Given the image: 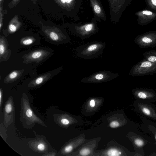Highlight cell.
<instances>
[{"label": "cell", "mask_w": 156, "mask_h": 156, "mask_svg": "<svg viewBox=\"0 0 156 156\" xmlns=\"http://www.w3.org/2000/svg\"><path fill=\"white\" fill-rule=\"evenodd\" d=\"M40 23L44 34L51 40L60 44L70 41V38L65 31L55 27L43 26L41 23Z\"/></svg>", "instance_id": "obj_5"}, {"label": "cell", "mask_w": 156, "mask_h": 156, "mask_svg": "<svg viewBox=\"0 0 156 156\" xmlns=\"http://www.w3.org/2000/svg\"><path fill=\"white\" fill-rule=\"evenodd\" d=\"M21 0H12L8 4V6L10 8H12L17 5Z\"/></svg>", "instance_id": "obj_22"}, {"label": "cell", "mask_w": 156, "mask_h": 156, "mask_svg": "<svg viewBox=\"0 0 156 156\" xmlns=\"http://www.w3.org/2000/svg\"><path fill=\"white\" fill-rule=\"evenodd\" d=\"M73 147L71 145H68L65 146L62 150V153L67 154L70 152L73 149Z\"/></svg>", "instance_id": "obj_21"}, {"label": "cell", "mask_w": 156, "mask_h": 156, "mask_svg": "<svg viewBox=\"0 0 156 156\" xmlns=\"http://www.w3.org/2000/svg\"><path fill=\"white\" fill-rule=\"evenodd\" d=\"M109 4L110 20L113 22L119 21L122 13L132 0H107Z\"/></svg>", "instance_id": "obj_4"}, {"label": "cell", "mask_w": 156, "mask_h": 156, "mask_svg": "<svg viewBox=\"0 0 156 156\" xmlns=\"http://www.w3.org/2000/svg\"><path fill=\"white\" fill-rule=\"evenodd\" d=\"M106 46L105 42H93L80 46L77 49L76 55L85 59L96 58L102 52Z\"/></svg>", "instance_id": "obj_3"}, {"label": "cell", "mask_w": 156, "mask_h": 156, "mask_svg": "<svg viewBox=\"0 0 156 156\" xmlns=\"http://www.w3.org/2000/svg\"><path fill=\"white\" fill-rule=\"evenodd\" d=\"M117 73L103 70L90 74L88 77H84L81 80L82 83H98L112 80L119 76Z\"/></svg>", "instance_id": "obj_7"}, {"label": "cell", "mask_w": 156, "mask_h": 156, "mask_svg": "<svg viewBox=\"0 0 156 156\" xmlns=\"http://www.w3.org/2000/svg\"><path fill=\"white\" fill-rule=\"evenodd\" d=\"M91 7L94 11V17L99 22L101 20L106 21V14L100 0H89Z\"/></svg>", "instance_id": "obj_11"}, {"label": "cell", "mask_w": 156, "mask_h": 156, "mask_svg": "<svg viewBox=\"0 0 156 156\" xmlns=\"http://www.w3.org/2000/svg\"><path fill=\"white\" fill-rule=\"evenodd\" d=\"M142 41L145 43H150L152 41V40L149 37H144L142 39Z\"/></svg>", "instance_id": "obj_29"}, {"label": "cell", "mask_w": 156, "mask_h": 156, "mask_svg": "<svg viewBox=\"0 0 156 156\" xmlns=\"http://www.w3.org/2000/svg\"><path fill=\"white\" fill-rule=\"evenodd\" d=\"M2 91V90L1 89H0V108H1V106L2 105V97H3V93Z\"/></svg>", "instance_id": "obj_31"}, {"label": "cell", "mask_w": 156, "mask_h": 156, "mask_svg": "<svg viewBox=\"0 0 156 156\" xmlns=\"http://www.w3.org/2000/svg\"><path fill=\"white\" fill-rule=\"evenodd\" d=\"M90 153V150L88 148H84L80 151V154L82 156H87L89 155Z\"/></svg>", "instance_id": "obj_23"}, {"label": "cell", "mask_w": 156, "mask_h": 156, "mask_svg": "<svg viewBox=\"0 0 156 156\" xmlns=\"http://www.w3.org/2000/svg\"><path fill=\"white\" fill-rule=\"evenodd\" d=\"M8 44L5 38L1 36L0 38V61H5L10 55V50L8 48Z\"/></svg>", "instance_id": "obj_12"}, {"label": "cell", "mask_w": 156, "mask_h": 156, "mask_svg": "<svg viewBox=\"0 0 156 156\" xmlns=\"http://www.w3.org/2000/svg\"><path fill=\"white\" fill-rule=\"evenodd\" d=\"M155 139H156V136H155Z\"/></svg>", "instance_id": "obj_35"}, {"label": "cell", "mask_w": 156, "mask_h": 156, "mask_svg": "<svg viewBox=\"0 0 156 156\" xmlns=\"http://www.w3.org/2000/svg\"><path fill=\"white\" fill-rule=\"evenodd\" d=\"M35 40L33 37H27L21 39L20 42L22 45H28L32 44Z\"/></svg>", "instance_id": "obj_18"}, {"label": "cell", "mask_w": 156, "mask_h": 156, "mask_svg": "<svg viewBox=\"0 0 156 156\" xmlns=\"http://www.w3.org/2000/svg\"><path fill=\"white\" fill-rule=\"evenodd\" d=\"M49 54L48 51L43 49L34 50L23 56V62L26 63L40 62L45 59Z\"/></svg>", "instance_id": "obj_10"}, {"label": "cell", "mask_w": 156, "mask_h": 156, "mask_svg": "<svg viewBox=\"0 0 156 156\" xmlns=\"http://www.w3.org/2000/svg\"><path fill=\"white\" fill-rule=\"evenodd\" d=\"M135 144L138 146L141 147L144 145V142L142 140L136 139L134 141Z\"/></svg>", "instance_id": "obj_24"}, {"label": "cell", "mask_w": 156, "mask_h": 156, "mask_svg": "<svg viewBox=\"0 0 156 156\" xmlns=\"http://www.w3.org/2000/svg\"><path fill=\"white\" fill-rule=\"evenodd\" d=\"M5 0H0V7H3V4Z\"/></svg>", "instance_id": "obj_33"}, {"label": "cell", "mask_w": 156, "mask_h": 156, "mask_svg": "<svg viewBox=\"0 0 156 156\" xmlns=\"http://www.w3.org/2000/svg\"><path fill=\"white\" fill-rule=\"evenodd\" d=\"M90 105L92 107H94L95 105V101L94 99L91 100L90 101Z\"/></svg>", "instance_id": "obj_32"}, {"label": "cell", "mask_w": 156, "mask_h": 156, "mask_svg": "<svg viewBox=\"0 0 156 156\" xmlns=\"http://www.w3.org/2000/svg\"><path fill=\"white\" fill-rule=\"evenodd\" d=\"M22 70H16L9 73L4 79V82L8 83L17 80L22 75Z\"/></svg>", "instance_id": "obj_16"}, {"label": "cell", "mask_w": 156, "mask_h": 156, "mask_svg": "<svg viewBox=\"0 0 156 156\" xmlns=\"http://www.w3.org/2000/svg\"><path fill=\"white\" fill-rule=\"evenodd\" d=\"M20 111V120L23 127L27 129H32L37 123L43 126L44 122L35 114L32 109L28 97L23 94L22 98Z\"/></svg>", "instance_id": "obj_1"}, {"label": "cell", "mask_w": 156, "mask_h": 156, "mask_svg": "<svg viewBox=\"0 0 156 156\" xmlns=\"http://www.w3.org/2000/svg\"><path fill=\"white\" fill-rule=\"evenodd\" d=\"M152 63L149 61H145L142 63L141 66L144 68L149 67L151 66Z\"/></svg>", "instance_id": "obj_26"}, {"label": "cell", "mask_w": 156, "mask_h": 156, "mask_svg": "<svg viewBox=\"0 0 156 156\" xmlns=\"http://www.w3.org/2000/svg\"><path fill=\"white\" fill-rule=\"evenodd\" d=\"M108 155L111 156H120L121 154V152L118 150L112 148L109 150L107 152Z\"/></svg>", "instance_id": "obj_19"}, {"label": "cell", "mask_w": 156, "mask_h": 156, "mask_svg": "<svg viewBox=\"0 0 156 156\" xmlns=\"http://www.w3.org/2000/svg\"><path fill=\"white\" fill-rule=\"evenodd\" d=\"M34 4H35L38 0H31Z\"/></svg>", "instance_id": "obj_34"}, {"label": "cell", "mask_w": 156, "mask_h": 156, "mask_svg": "<svg viewBox=\"0 0 156 156\" xmlns=\"http://www.w3.org/2000/svg\"><path fill=\"white\" fill-rule=\"evenodd\" d=\"M147 7L156 12V0H145Z\"/></svg>", "instance_id": "obj_17"}, {"label": "cell", "mask_w": 156, "mask_h": 156, "mask_svg": "<svg viewBox=\"0 0 156 156\" xmlns=\"http://www.w3.org/2000/svg\"><path fill=\"white\" fill-rule=\"evenodd\" d=\"M52 74L50 73H47L41 75L31 81L28 86L30 87H38L46 82L51 77Z\"/></svg>", "instance_id": "obj_14"}, {"label": "cell", "mask_w": 156, "mask_h": 156, "mask_svg": "<svg viewBox=\"0 0 156 156\" xmlns=\"http://www.w3.org/2000/svg\"><path fill=\"white\" fill-rule=\"evenodd\" d=\"M149 61L151 62H156V57L154 56H151L148 59Z\"/></svg>", "instance_id": "obj_30"}, {"label": "cell", "mask_w": 156, "mask_h": 156, "mask_svg": "<svg viewBox=\"0 0 156 156\" xmlns=\"http://www.w3.org/2000/svg\"><path fill=\"white\" fill-rule=\"evenodd\" d=\"M21 23L18 20V15H16L11 20L8 27V30L9 33L15 32L20 27Z\"/></svg>", "instance_id": "obj_15"}, {"label": "cell", "mask_w": 156, "mask_h": 156, "mask_svg": "<svg viewBox=\"0 0 156 156\" xmlns=\"http://www.w3.org/2000/svg\"><path fill=\"white\" fill-rule=\"evenodd\" d=\"M135 15L137 17L138 23L141 25L148 24L156 19V12L147 9L136 12Z\"/></svg>", "instance_id": "obj_9"}, {"label": "cell", "mask_w": 156, "mask_h": 156, "mask_svg": "<svg viewBox=\"0 0 156 156\" xmlns=\"http://www.w3.org/2000/svg\"><path fill=\"white\" fill-rule=\"evenodd\" d=\"M97 21L99 22L98 19L94 17L92 18L90 22L84 24L73 23L70 26V31L80 39L88 38L99 31Z\"/></svg>", "instance_id": "obj_2"}, {"label": "cell", "mask_w": 156, "mask_h": 156, "mask_svg": "<svg viewBox=\"0 0 156 156\" xmlns=\"http://www.w3.org/2000/svg\"><path fill=\"white\" fill-rule=\"evenodd\" d=\"M137 96L139 98L142 99H145L147 97V95L145 93L142 92H139Z\"/></svg>", "instance_id": "obj_28"}, {"label": "cell", "mask_w": 156, "mask_h": 156, "mask_svg": "<svg viewBox=\"0 0 156 156\" xmlns=\"http://www.w3.org/2000/svg\"><path fill=\"white\" fill-rule=\"evenodd\" d=\"M63 10L69 13L76 21L79 20L78 13L83 0H54Z\"/></svg>", "instance_id": "obj_6"}, {"label": "cell", "mask_w": 156, "mask_h": 156, "mask_svg": "<svg viewBox=\"0 0 156 156\" xmlns=\"http://www.w3.org/2000/svg\"><path fill=\"white\" fill-rule=\"evenodd\" d=\"M29 144V146L34 151L41 152H47L48 144L42 139H38L32 141L30 142Z\"/></svg>", "instance_id": "obj_13"}, {"label": "cell", "mask_w": 156, "mask_h": 156, "mask_svg": "<svg viewBox=\"0 0 156 156\" xmlns=\"http://www.w3.org/2000/svg\"><path fill=\"white\" fill-rule=\"evenodd\" d=\"M7 12H5L3 10V7H0V29L1 30L2 27L3 25V16L5 14H6Z\"/></svg>", "instance_id": "obj_20"}, {"label": "cell", "mask_w": 156, "mask_h": 156, "mask_svg": "<svg viewBox=\"0 0 156 156\" xmlns=\"http://www.w3.org/2000/svg\"><path fill=\"white\" fill-rule=\"evenodd\" d=\"M142 112L147 115H150L151 114V112L149 109L146 107H143L142 109Z\"/></svg>", "instance_id": "obj_27"}, {"label": "cell", "mask_w": 156, "mask_h": 156, "mask_svg": "<svg viewBox=\"0 0 156 156\" xmlns=\"http://www.w3.org/2000/svg\"><path fill=\"white\" fill-rule=\"evenodd\" d=\"M110 127L112 128H115L118 127L119 126V124L118 122L116 121H113L109 124Z\"/></svg>", "instance_id": "obj_25"}, {"label": "cell", "mask_w": 156, "mask_h": 156, "mask_svg": "<svg viewBox=\"0 0 156 156\" xmlns=\"http://www.w3.org/2000/svg\"><path fill=\"white\" fill-rule=\"evenodd\" d=\"M15 109L12 97L10 96L5 104L4 110V124L7 127L13 121Z\"/></svg>", "instance_id": "obj_8"}]
</instances>
